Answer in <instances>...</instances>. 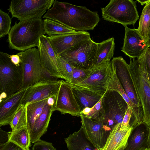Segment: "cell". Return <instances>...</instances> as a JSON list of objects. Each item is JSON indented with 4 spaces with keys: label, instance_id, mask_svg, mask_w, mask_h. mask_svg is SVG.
Returning <instances> with one entry per match:
<instances>
[{
    "label": "cell",
    "instance_id": "42",
    "mask_svg": "<svg viewBox=\"0 0 150 150\" xmlns=\"http://www.w3.org/2000/svg\"><path fill=\"white\" fill-rule=\"evenodd\" d=\"M137 1L140 3L142 5H143L144 4H146L150 2V0H137Z\"/></svg>",
    "mask_w": 150,
    "mask_h": 150
},
{
    "label": "cell",
    "instance_id": "3",
    "mask_svg": "<svg viewBox=\"0 0 150 150\" xmlns=\"http://www.w3.org/2000/svg\"><path fill=\"white\" fill-rule=\"evenodd\" d=\"M143 52L137 59L130 58L129 70L143 110V122L150 126V82Z\"/></svg>",
    "mask_w": 150,
    "mask_h": 150
},
{
    "label": "cell",
    "instance_id": "11",
    "mask_svg": "<svg viewBox=\"0 0 150 150\" xmlns=\"http://www.w3.org/2000/svg\"><path fill=\"white\" fill-rule=\"evenodd\" d=\"M61 80L46 78L28 87L23 97L22 105L55 97L59 89Z\"/></svg>",
    "mask_w": 150,
    "mask_h": 150
},
{
    "label": "cell",
    "instance_id": "12",
    "mask_svg": "<svg viewBox=\"0 0 150 150\" xmlns=\"http://www.w3.org/2000/svg\"><path fill=\"white\" fill-rule=\"evenodd\" d=\"M54 111H58L62 114H69L80 117L81 110L72 91L70 84L62 80L54 97Z\"/></svg>",
    "mask_w": 150,
    "mask_h": 150
},
{
    "label": "cell",
    "instance_id": "46",
    "mask_svg": "<svg viewBox=\"0 0 150 150\" xmlns=\"http://www.w3.org/2000/svg\"><path fill=\"white\" fill-rule=\"evenodd\" d=\"M146 150H148V149H146Z\"/></svg>",
    "mask_w": 150,
    "mask_h": 150
},
{
    "label": "cell",
    "instance_id": "2",
    "mask_svg": "<svg viewBox=\"0 0 150 150\" xmlns=\"http://www.w3.org/2000/svg\"><path fill=\"white\" fill-rule=\"evenodd\" d=\"M46 34L41 18L16 22L8 34L10 49L24 51L38 47L41 37Z\"/></svg>",
    "mask_w": 150,
    "mask_h": 150
},
{
    "label": "cell",
    "instance_id": "38",
    "mask_svg": "<svg viewBox=\"0 0 150 150\" xmlns=\"http://www.w3.org/2000/svg\"><path fill=\"white\" fill-rule=\"evenodd\" d=\"M144 59L148 75L150 74V47L147 48L143 52Z\"/></svg>",
    "mask_w": 150,
    "mask_h": 150
},
{
    "label": "cell",
    "instance_id": "21",
    "mask_svg": "<svg viewBox=\"0 0 150 150\" xmlns=\"http://www.w3.org/2000/svg\"><path fill=\"white\" fill-rule=\"evenodd\" d=\"M149 126L144 122L137 124L132 129L124 150H148Z\"/></svg>",
    "mask_w": 150,
    "mask_h": 150
},
{
    "label": "cell",
    "instance_id": "22",
    "mask_svg": "<svg viewBox=\"0 0 150 150\" xmlns=\"http://www.w3.org/2000/svg\"><path fill=\"white\" fill-rule=\"evenodd\" d=\"M121 124H117L112 128L101 150H122L125 149L132 128L127 130H121Z\"/></svg>",
    "mask_w": 150,
    "mask_h": 150
},
{
    "label": "cell",
    "instance_id": "37",
    "mask_svg": "<svg viewBox=\"0 0 150 150\" xmlns=\"http://www.w3.org/2000/svg\"><path fill=\"white\" fill-rule=\"evenodd\" d=\"M0 150H25L14 143L8 142L0 144Z\"/></svg>",
    "mask_w": 150,
    "mask_h": 150
},
{
    "label": "cell",
    "instance_id": "13",
    "mask_svg": "<svg viewBox=\"0 0 150 150\" xmlns=\"http://www.w3.org/2000/svg\"><path fill=\"white\" fill-rule=\"evenodd\" d=\"M111 62L112 66L126 94L133 103L142 108L130 73L129 64L121 56L114 58Z\"/></svg>",
    "mask_w": 150,
    "mask_h": 150
},
{
    "label": "cell",
    "instance_id": "35",
    "mask_svg": "<svg viewBox=\"0 0 150 150\" xmlns=\"http://www.w3.org/2000/svg\"><path fill=\"white\" fill-rule=\"evenodd\" d=\"M103 115V110L102 98L92 108L90 112L85 116L91 118L98 120L102 119Z\"/></svg>",
    "mask_w": 150,
    "mask_h": 150
},
{
    "label": "cell",
    "instance_id": "19",
    "mask_svg": "<svg viewBox=\"0 0 150 150\" xmlns=\"http://www.w3.org/2000/svg\"><path fill=\"white\" fill-rule=\"evenodd\" d=\"M70 84L81 111L86 107H93L100 100L107 91L105 89L91 88Z\"/></svg>",
    "mask_w": 150,
    "mask_h": 150
},
{
    "label": "cell",
    "instance_id": "14",
    "mask_svg": "<svg viewBox=\"0 0 150 150\" xmlns=\"http://www.w3.org/2000/svg\"><path fill=\"white\" fill-rule=\"evenodd\" d=\"M41 64L45 73L57 78L63 79L58 64L57 55L45 35L40 38L38 46Z\"/></svg>",
    "mask_w": 150,
    "mask_h": 150
},
{
    "label": "cell",
    "instance_id": "29",
    "mask_svg": "<svg viewBox=\"0 0 150 150\" xmlns=\"http://www.w3.org/2000/svg\"><path fill=\"white\" fill-rule=\"evenodd\" d=\"M150 29V2L146 4L142 10L137 29L141 36L146 42L148 34Z\"/></svg>",
    "mask_w": 150,
    "mask_h": 150
},
{
    "label": "cell",
    "instance_id": "8",
    "mask_svg": "<svg viewBox=\"0 0 150 150\" xmlns=\"http://www.w3.org/2000/svg\"><path fill=\"white\" fill-rule=\"evenodd\" d=\"M21 59V67L23 81L21 89L28 87L47 78L41 63L39 50L33 47L17 53Z\"/></svg>",
    "mask_w": 150,
    "mask_h": 150
},
{
    "label": "cell",
    "instance_id": "30",
    "mask_svg": "<svg viewBox=\"0 0 150 150\" xmlns=\"http://www.w3.org/2000/svg\"><path fill=\"white\" fill-rule=\"evenodd\" d=\"M12 131L27 127L26 107L22 105L14 116L9 124Z\"/></svg>",
    "mask_w": 150,
    "mask_h": 150
},
{
    "label": "cell",
    "instance_id": "15",
    "mask_svg": "<svg viewBox=\"0 0 150 150\" xmlns=\"http://www.w3.org/2000/svg\"><path fill=\"white\" fill-rule=\"evenodd\" d=\"M112 71L111 61L94 66L88 77L79 86L94 89H107Z\"/></svg>",
    "mask_w": 150,
    "mask_h": 150
},
{
    "label": "cell",
    "instance_id": "23",
    "mask_svg": "<svg viewBox=\"0 0 150 150\" xmlns=\"http://www.w3.org/2000/svg\"><path fill=\"white\" fill-rule=\"evenodd\" d=\"M64 141L69 150H98L86 138L82 126L65 138Z\"/></svg>",
    "mask_w": 150,
    "mask_h": 150
},
{
    "label": "cell",
    "instance_id": "36",
    "mask_svg": "<svg viewBox=\"0 0 150 150\" xmlns=\"http://www.w3.org/2000/svg\"><path fill=\"white\" fill-rule=\"evenodd\" d=\"M31 150H57L52 143L40 139L35 143Z\"/></svg>",
    "mask_w": 150,
    "mask_h": 150
},
{
    "label": "cell",
    "instance_id": "4",
    "mask_svg": "<svg viewBox=\"0 0 150 150\" xmlns=\"http://www.w3.org/2000/svg\"><path fill=\"white\" fill-rule=\"evenodd\" d=\"M23 81L21 65L11 61L9 54L0 52V91L1 100L21 89Z\"/></svg>",
    "mask_w": 150,
    "mask_h": 150
},
{
    "label": "cell",
    "instance_id": "16",
    "mask_svg": "<svg viewBox=\"0 0 150 150\" xmlns=\"http://www.w3.org/2000/svg\"><path fill=\"white\" fill-rule=\"evenodd\" d=\"M47 38L57 55H59L81 42L91 39L89 33L86 31H76L72 33L47 36Z\"/></svg>",
    "mask_w": 150,
    "mask_h": 150
},
{
    "label": "cell",
    "instance_id": "27",
    "mask_svg": "<svg viewBox=\"0 0 150 150\" xmlns=\"http://www.w3.org/2000/svg\"><path fill=\"white\" fill-rule=\"evenodd\" d=\"M8 142H13L25 150H30L31 142L27 127L9 132Z\"/></svg>",
    "mask_w": 150,
    "mask_h": 150
},
{
    "label": "cell",
    "instance_id": "7",
    "mask_svg": "<svg viewBox=\"0 0 150 150\" xmlns=\"http://www.w3.org/2000/svg\"><path fill=\"white\" fill-rule=\"evenodd\" d=\"M102 103L104 125L112 129L116 125L121 124L129 106L120 94L107 90L102 97Z\"/></svg>",
    "mask_w": 150,
    "mask_h": 150
},
{
    "label": "cell",
    "instance_id": "32",
    "mask_svg": "<svg viewBox=\"0 0 150 150\" xmlns=\"http://www.w3.org/2000/svg\"><path fill=\"white\" fill-rule=\"evenodd\" d=\"M12 19L8 13L0 10V38L8 34L11 29Z\"/></svg>",
    "mask_w": 150,
    "mask_h": 150
},
{
    "label": "cell",
    "instance_id": "44",
    "mask_svg": "<svg viewBox=\"0 0 150 150\" xmlns=\"http://www.w3.org/2000/svg\"><path fill=\"white\" fill-rule=\"evenodd\" d=\"M149 126V130L148 139V150H150V126Z\"/></svg>",
    "mask_w": 150,
    "mask_h": 150
},
{
    "label": "cell",
    "instance_id": "47",
    "mask_svg": "<svg viewBox=\"0 0 150 150\" xmlns=\"http://www.w3.org/2000/svg\"><path fill=\"white\" fill-rule=\"evenodd\" d=\"M124 150V149H123V150Z\"/></svg>",
    "mask_w": 150,
    "mask_h": 150
},
{
    "label": "cell",
    "instance_id": "45",
    "mask_svg": "<svg viewBox=\"0 0 150 150\" xmlns=\"http://www.w3.org/2000/svg\"><path fill=\"white\" fill-rule=\"evenodd\" d=\"M148 77H149V81H150V75H148Z\"/></svg>",
    "mask_w": 150,
    "mask_h": 150
},
{
    "label": "cell",
    "instance_id": "43",
    "mask_svg": "<svg viewBox=\"0 0 150 150\" xmlns=\"http://www.w3.org/2000/svg\"><path fill=\"white\" fill-rule=\"evenodd\" d=\"M147 42L148 47H150V29L148 32Z\"/></svg>",
    "mask_w": 150,
    "mask_h": 150
},
{
    "label": "cell",
    "instance_id": "48",
    "mask_svg": "<svg viewBox=\"0 0 150 150\" xmlns=\"http://www.w3.org/2000/svg\"></svg>",
    "mask_w": 150,
    "mask_h": 150
},
{
    "label": "cell",
    "instance_id": "5",
    "mask_svg": "<svg viewBox=\"0 0 150 150\" xmlns=\"http://www.w3.org/2000/svg\"><path fill=\"white\" fill-rule=\"evenodd\" d=\"M98 49V43L91 39L81 42L58 55L74 67L89 69L95 65Z\"/></svg>",
    "mask_w": 150,
    "mask_h": 150
},
{
    "label": "cell",
    "instance_id": "28",
    "mask_svg": "<svg viewBox=\"0 0 150 150\" xmlns=\"http://www.w3.org/2000/svg\"><path fill=\"white\" fill-rule=\"evenodd\" d=\"M43 20L46 33L48 36L62 35L76 31L53 20L45 18Z\"/></svg>",
    "mask_w": 150,
    "mask_h": 150
},
{
    "label": "cell",
    "instance_id": "41",
    "mask_svg": "<svg viewBox=\"0 0 150 150\" xmlns=\"http://www.w3.org/2000/svg\"><path fill=\"white\" fill-rule=\"evenodd\" d=\"M92 108L86 107L81 112V115H85L88 114L91 111Z\"/></svg>",
    "mask_w": 150,
    "mask_h": 150
},
{
    "label": "cell",
    "instance_id": "10",
    "mask_svg": "<svg viewBox=\"0 0 150 150\" xmlns=\"http://www.w3.org/2000/svg\"><path fill=\"white\" fill-rule=\"evenodd\" d=\"M84 133L86 138L98 150L104 146L111 129L104 125L102 119L96 120L81 115Z\"/></svg>",
    "mask_w": 150,
    "mask_h": 150
},
{
    "label": "cell",
    "instance_id": "1",
    "mask_svg": "<svg viewBox=\"0 0 150 150\" xmlns=\"http://www.w3.org/2000/svg\"><path fill=\"white\" fill-rule=\"evenodd\" d=\"M43 18L57 21L76 31L93 30L99 21L98 13L85 6L54 0Z\"/></svg>",
    "mask_w": 150,
    "mask_h": 150
},
{
    "label": "cell",
    "instance_id": "33",
    "mask_svg": "<svg viewBox=\"0 0 150 150\" xmlns=\"http://www.w3.org/2000/svg\"><path fill=\"white\" fill-rule=\"evenodd\" d=\"M138 123L137 119L129 107L121 123L120 129L127 130L132 128Z\"/></svg>",
    "mask_w": 150,
    "mask_h": 150
},
{
    "label": "cell",
    "instance_id": "9",
    "mask_svg": "<svg viewBox=\"0 0 150 150\" xmlns=\"http://www.w3.org/2000/svg\"><path fill=\"white\" fill-rule=\"evenodd\" d=\"M54 0H12L8 9L12 18L19 21L40 18Z\"/></svg>",
    "mask_w": 150,
    "mask_h": 150
},
{
    "label": "cell",
    "instance_id": "18",
    "mask_svg": "<svg viewBox=\"0 0 150 150\" xmlns=\"http://www.w3.org/2000/svg\"><path fill=\"white\" fill-rule=\"evenodd\" d=\"M125 34L121 51L130 58L139 57L148 47L147 42L141 36L137 29L124 26Z\"/></svg>",
    "mask_w": 150,
    "mask_h": 150
},
{
    "label": "cell",
    "instance_id": "24",
    "mask_svg": "<svg viewBox=\"0 0 150 150\" xmlns=\"http://www.w3.org/2000/svg\"><path fill=\"white\" fill-rule=\"evenodd\" d=\"M112 71L107 90L115 91L120 93L127 103L131 111L137 119L138 120L142 119L143 116L142 109L138 107L131 101L123 88L112 67Z\"/></svg>",
    "mask_w": 150,
    "mask_h": 150
},
{
    "label": "cell",
    "instance_id": "6",
    "mask_svg": "<svg viewBox=\"0 0 150 150\" xmlns=\"http://www.w3.org/2000/svg\"><path fill=\"white\" fill-rule=\"evenodd\" d=\"M101 9L104 19L121 24L124 26L134 25L139 19L136 2L132 0H110Z\"/></svg>",
    "mask_w": 150,
    "mask_h": 150
},
{
    "label": "cell",
    "instance_id": "26",
    "mask_svg": "<svg viewBox=\"0 0 150 150\" xmlns=\"http://www.w3.org/2000/svg\"><path fill=\"white\" fill-rule=\"evenodd\" d=\"M49 98L45 99L30 103L26 106L27 127L30 132L34 123L42 112Z\"/></svg>",
    "mask_w": 150,
    "mask_h": 150
},
{
    "label": "cell",
    "instance_id": "17",
    "mask_svg": "<svg viewBox=\"0 0 150 150\" xmlns=\"http://www.w3.org/2000/svg\"><path fill=\"white\" fill-rule=\"evenodd\" d=\"M28 87L20 90L11 96L1 100L0 126L9 125L15 114L22 105V102Z\"/></svg>",
    "mask_w": 150,
    "mask_h": 150
},
{
    "label": "cell",
    "instance_id": "31",
    "mask_svg": "<svg viewBox=\"0 0 150 150\" xmlns=\"http://www.w3.org/2000/svg\"><path fill=\"white\" fill-rule=\"evenodd\" d=\"M57 57L63 79L70 83L72 77L74 67L59 55H57Z\"/></svg>",
    "mask_w": 150,
    "mask_h": 150
},
{
    "label": "cell",
    "instance_id": "20",
    "mask_svg": "<svg viewBox=\"0 0 150 150\" xmlns=\"http://www.w3.org/2000/svg\"><path fill=\"white\" fill-rule=\"evenodd\" d=\"M54 97L48 99L40 115L35 120L32 129L30 132L31 142L35 143L47 131L50 118L54 112Z\"/></svg>",
    "mask_w": 150,
    "mask_h": 150
},
{
    "label": "cell",
    "instance_id": "25",
    "mask_svg": "<svg viewBox=\"0 0 150 150\" xmlns=\"http://www.w3.org/2000/svg\"><path fill=\"white\" fill-rule=\"evenodd\" d=\"M115 49V39L113 37L98 43L97 55L94 66L110 61L114 55Z\"/></svg>",
    "mask_w": 150,
    "mask_h": 150
},
{
    "label": "cell",
    "instance_id": "40",
    "mask_svg": "<svg viewBox=\"0 0 150 150\" xmlns=\"http://www.w3.org/2000/svg\"><path fill=\"white\" fill-rule=\"evenodd\" d=\"M0 129V144L5 143L8 141V132H6Z\"/></svg>",
    "mask_w": 150,
    "mask_h": 150
},
{
    "label": "cell",
    "instance_id": "39",
    "mask_svg": "<svg viewBox=\"0 0 150 150\" xmlns=\"http://www.w3.org/2000/svg\"><path fill=\"white\" fill-rule=\"evenodd\" d=\"M9 57L11 62L17 66H20L21 59L19 55L16 54H9Z\"/></svg>",
    "mask_w": 150,
    "mask_h": 150
},
{
    "label": "cell",
    "instance_id": "34",
    "mask_svg": "<svg viewBox=\"0 0 150 150\" xmlns=\"http://www.w3.org/2000/svg\"><path fill=\"white\" fill-rule=\"evenodd\" d=\"M90 69H86L74 67L70 83L71 84L77 85L85 80L88 76Z\"/></svg>",
    "mask_w": 150,
    "mask_h": 150
}]
</instances>
